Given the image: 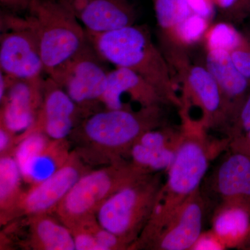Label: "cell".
I'll list each match as a JSON object with an SVG mask.
<instances>
[{
  "label": "cell",
  "instance_id": "6da1fadb",
  "mask_svg": "<svg viewBox=\"0 0 250 250\" xmlns=\"http://www.w3.org/2000/svg\"><path fill=\"white\" fill-rule=\"evenodd\" d=\"M179 115L183 130L182 143L166 172L150 220L131 250L159 231L188 197L200 188L210 163L229 147L231 139L212 137L200 120L185 113Z\"/></svg>",
  "mask_w": 250,
  "mask_h": 250
},
{
  "label": "cell",
  "instance_id": "7a4b0ae2",
  "mask_svg": "<svg viewBox=\"0 0 250 250\" xmlns=\"http://www.w3.org/2000/svg\"><path fill=\"white\" fill-rule=\"evenodd\" d=\"M100 110L83 118L70 137L89 166L128 160L130 149L146 131L168 124L164 107Z\"/></svg>",
  "mask_w": 250,
  "mask_h": 250
},
{
  "label": "cell",
  "instance_id": "3957f363",
  "mask_svg": "<svg viewBox=\"0 0 250 250\" xmlns=\"http://www.w3.org/2000/svg\"><path fill=\"white\" fill-rule=\"evenodd\" d=\"M86 35L105 62L139 74L160 92L170 106L181 108L178 87L168 61L153 42L147 28L134 24L106 32L86 31Z\"/></svg>",
  "mask_w": 250,
  "mask_h": 250
},
{
  "label": "cell",
  "instance_id": "277c9868",
  "mask_svg": "<svg viewBox=\"0 0 250 250\" xmlns=\"http://www.w3.org/2000/svg\"><path fill=\"white\" fill-rule=\"evenodd\" d=\"M29 11L45 72L53 77L88 42L86 31L58 0H33Z\"/></svg>",
  "mask_w": 250,
  "mask_h": 250
},
{
  "label": "cell",
  "instance_id": "5b68a950",
  "mask_svg": "<svg viewBox=\"0 0 250 250\" xmlns=\"http://www.w3.org/2000/svg\"><path fill=\"white\" fill-rule=\"evenodd\" d=\"M147 174L118 190L95 213L100 226L131 246L150 220L164 184L162 174Z\"/></svg>",
  "mask_w": 250,
  "mask_h": 250
},
{
  "label": "cell",
  "instance_id": "8992f818",
  "mask_svg": "<svg viewBox=\"0 0 250 250\" xmlns=\"http://www.w3.org/2000/svg\"><path fill=\"white\" fill-rule=\"evenodd\" d=\"M129 160L104 166L82 175L56 210V216L69 229L95 216L113 194L147 175Z\"/></svg>",
  "mask_w": 250,
  "mask_h": 250
},
{
  "label": "cell",
  "instance_id": "52a82bcc",
  "mask_svg": "<svg viewBox=\"0 0 250 250\" xmlns=\"http://www.w3.org/2000/svg\"><path fill=\"white\" fill-rule=\"evenodd\" d=\"M103 60L90 42L86 44L53 77H50L65 90L84 112L86 117L98 111L101 104L108 72Z\"/></svg>",
  "mask_w": 250,
  "mask_h": 250
},
{
  "label": "cell",
  "instance_id": "ba28073f",
  "mask_svg": "<svg viewBox=\"0 0 250 250\" xmlns=\"http://www.w3.org/2000/svg\"><path fill=\"white\" fill-rule=\"evenodd\" d=\"M172 57L182 83L179 109L189 112L192 108H197L206 129L220 131L226 116V106L214 77L204 64L188 63L180 54H174Z\"/></svg>",
  "mask_w": 250,
  "mask_h": 250
},
{
  "label": "cell",
  "instance_id": "9c48e42d",
  "mask_svg": "<svg viewBox=\"0 0 250 250\" xmlns=\"http://www.w3.org/2000/svg\"><path fill=\"white\" fill-rule=\"evenodd\" d=\"M0 67L1 72L16 80L42 78L45 72L37 38L27 18L4 15L1 17Z\"/></svg>",
  "mask_w": 250,
  "mask_h": 250
},
{
  "label": "cell",
  "instance_id": "30bf717a",
  "mask_svg": "<svg viewBox=\"0 0 250 250\" xmlns=\"http://www.w3.org/2000/svg\"><path fill=\"white\" fill-rule=\"evenodd\" d=\"M202 193L212 211L219 206L233 205L250 212V158L228 149L207 172Z\"/></svg>",
  "mask_w": 250,
  "mask_h": 250
},
{
  "label": "cell",
  "instance_id": "8fae6325",
  "mask_svg": "<svg viewBox=\"0 0 250 250\" xmlns=\"http://www.w3.org/2000/svg\"><path fill=\"white\" fill-rule=\"evenodd\" d=\"M90 170L75 149L62 167L47 179L33 184L22 192L10 215L8 224L19 218L54 214L57 207L78 179Z\"/></svg>",
  "mask_w": 250,
  "mask_h": 250
},
{
  "label": "cell",
  "instance_id": "7c38bea8",
  "mask_svg": "<svg viewBox=\"0 0 250 250\" xmlns=\"http://www.w3.org/2000/svg\"><path fill=\"white\" fill-rule=\"evenodd\" d=\"M212 209L200 188L182 203L165 225L134 250H191Z\"/></svg>",
  "mask_w": 250,
  "mask_h": 250
},
{
  "label": "cell",
  "instance_id": "4fadbf2b",
  "mask_svg": "<svg viewBox=\"0 0 250 250\" xmlns=\"http://www.w3.org/2000/svg\"><path fill=\"white\" fill-rule=\"evenodd\" d=\"M85 117L68 94L49 77L44 80L42 104L35 121L18 136V143L21 138L35 132L42 133L51 139H66Z\"/></svg>",
  "mask_w": 250,
  "mask_h": 250
},
{
  "label": "cell",
  "instance_id": "5bb4252c",
  "mask_svg": "<svg viewBox=\"0 0 250 250\" xmlns=\"http://www.w3.org/2000/svg\"><path fill=\"white\" fill-rule=\"evenodd\" d=\"M106 109L136 110L163 105L170 106L154 85L139 74L124 67L108 72L107 85L101 99Z\"/></svg>",
  "mask_w": 250,
  "mask_h": 250
},
{
  "label": "cell",
  "instance_id": "9a60e30c",
  "mask_svg": "<svg viewBox=\"0 0 250 250\" xmlns=\"http://www.w3.org/2000/svg\"><path fill=\"white\" fill-rule=\"evenodd\" d=\"M183 138L182 126L164 125L144 133L130 149L128 160L146 174L166 172Z\"/></svg>",
  "mask_w": 250,
  "mask_h": 250
},
{
  "label": "cell",
  "instance_id": "2e32d148",
  "mask_svg": "<svg viewBox=\"0 0 250 250\" xmlns=\"http://www.w3.org/2000/svg\"><path fill=\"white\" fill-rule=\"evenodd\" d=\"M7 78V89L0 101V125L18 136L35 121L42 104L44 80Z\"/></svg>",
  "mask_w": 250,
  "mask_h": 250
},
{
  "label": "cell",
  "instance_id": "e0dca14e",
  "mask_svg": "<svg viewBox=\"0 0 250 250\" xmlns=\"http://www.w3.org/2000/svg\"><path fill=\"white\" fill-rule=\"evenodd\" d=\"M90 32L102 33L133 25L136 11L130 0H58Z\"/></svg>",
  "mask_w": 250,
  "mask_h": 250
},
{
  "label": "cell",
  "instance_id": "ac0fdd59",
  "mask_svg": "<svg viewBox=\"0 0 250 250\" xmlns=\"http://www.w3.org/2000/svg\"><path fill=\"white\" fill-rule=\"evenodd\" d=\"M204 65L220 87L226 106L227 116L229 111L250 89V82L238 70L231 53L227 51L207 50Z\"/></svg>",
  "mask_w": 250,
  "mask_h": 250
},
{
  "label": "cell",
  "instance_id": "d6986e66",
  "mask_svg": "<svg viewBox=\"0 0 250 250\" xmlns=\"http://www.w3.org/2000/svg\"><path fill=\"white\" fill-rule=\"evenodd\" d=\"M28 227L27 245L34 250H75L70 229L52 214L25 218Z\"/></svg>",
  "mask_w": 250,
  "mask_h": 250
},
{
  "label": "cell",
  "instance_id": "ffe728a7",
  "mask_svg": "<svg viewBox=\"0 0 250 250\" xmlns=\"http://www.w3.org/2000/svg\"><path fill=\"white\" fill-rule=\"evenodd\" d=\"M210 224L226 249L239 250L250 237V212L243 207L219 206L212 211Z\"/></svg>",
  "mask_w": 250,
  "mask_h": 250
},
{
  "label": "cell",
  "instance_id": "44dd1931",
  "mask_svg": "<svg viewBox=\"0 0 250 250\" xmlns=\"http://www.w3.org/2000/svg\"><path fill=\"white\" fill-rule=\"evenodd\" d=\"M72 151L68 139L49 140L21 169L23 181L31 186L47 179L66 163Z\"/></svg>",
  "mask_w": 250,
  "mask_h": 250
},
{
  "label": "cell",
  "instance_id": "7402d4cb",
  "mask_svg": "<svg viewBox=\"0 0 250 250\" xmlns=\"http://www.w3.org/2000/svg\"><path fill=\"white\" fill-rule=\"evenodd\" d=\"M22 177L13 155L0 156V222L6 225L22 192Z\"/></svg>",
  "mask_w": 250,
  "mask_h": 250
},
{
  "label": "cell",
  "instance_id": "603a6c76",
  "mask_svg": "<svg viewBox=\"0 0 250 250\" xmlns=\"http://www.w3.org/2000/svg\"><path fill=\"white\" fill-rule=\"evenodd\" d=\"M244 39L245 36L232 24L219 22L210 25L204 41L207 50H223L231 53L243 44Z\"/></svg>",
  "mask_w": 250,
  "mask_h": 250
},
{
  "label": "cell",
  "instance_id": "cb8c5ba5",
  "mask_svg": "<svg viewBox=\"0 0 250 250\" xmlns=\"http://www.w3.org/2000/svg\"><path fill=\"white\" fill-rule=\"evenodd\" d=\"M158 25L167 34L192 14L187 0H153Z\"/></svg>",
  "mask_w": 250,
  "mask_h": 250
},
{
  "label": "cell",
  "instance_id": "d4e9b609",
  "mask_svg": "<svg viewBox=\"0 0 250 250\" xmlns=\"http://www.w3.org/2000/svg\"><path fill=\"white\" fill-rule=\"evenodd\" d=\"M209 27L208 20L192 14L166 34L180 46H191L205 39Z\"/></svg>",
  "mask_w": 250,
  "mask_h": 250
},
{
  "label": "cell",
  "instance_id": "484cf974",
  "mask_svg": "<svg viewBox=\"0 0 250 250\" xmlns=\"http://www.w3.org/2000/svg\"><path fill=\"white\" fill-rule=\"evenodd\" d=\"M250 130V89L229 111L220 133L224 137L235 139Z\"/></svg>",
  "mask_w": 250,
  "mask_h": 250
},
{
  "label": "cell",
  "instance_id": "4316f807",
  "mask_svg": "<svg viewBox=\"0 0 250 250\" xmlns=\"http://www.w3.org/2000/svg\"><path fill=\"white\" fill-rule=\"evenodd\" d=\"M93 233L100 250H129V246L123 240L102 228L98 220L94 225Z\"/></svg>",
  "mask_w": 250,
  "mask_h": 250
},
{
  "label": "cell",
  "instance_id": "83f0119b",
  "mask_svg": "<svg viewBox=\"0 0 250 250\" xmlns=\"http://www.w3.org/2000/svg\"><path fill=\"white\" fill-rule=\"evenodd\" d=\"M235 65L250 82V35L245 36L244 41L239 47L231 52Z\"/></svg>",
  "mask_w": 250,
  "mask_h": 250
},
{
  "label": "cell",
  "instance_id": "f1b7e54d",
  "mask_svg": "<svg viewBox=\"0 0 250 250\" xmlns=\"http://www.w3.org/2000/svg\"><path fill=\"white\" fill-rule=\"evenodd\" d=\"M227 250L221 241L217 238L211 229L203 231L199 237L191 250Z\"/></svg>",
  "mask_w": 250,
  "mask_h": 250
},
{
  "label": "cell",
  "instance_id": "f546056e",
  "mask_svg": "<svg viewBox=\"0 0 250 250\" xmlns=\"http://www.w3.org/2000/svg\"><path fill=\"white\" fill-rule=\"evenodd\" d=\"M17 145V135L0 125V156L13 155Z\"/></svg>",
  "mask_w": 250,
  "mask_h": 250
},
{
  "label": "cell",
  "instance_id": "4dcf8cb0",
  "mask_svg": "<svg viewBox=\"0 0 250 250\" xmlns=\"http://www.w3.org/2000/svg\"><path fill=\"white\" fill-rule=\"evenodd\" d=\"M192 14L198 15L210 21L215 14L216 6L213 0H187Z\"/></svg>",
  "mask_w": 250,
  "mask_h": 250
},
{
  "label": "cell",
  "instance_id": "1f68e13d",
  "mask_svg": "<svg viewBox=\"0 0 250 250\" xmlns=\"http://www.w3.org/2000/svg\"><path fill=\"white\" fill-rule=\"evenodd\" d=\"M229 149L242 153L250 158V130L244 134L231 139Z\"/></svg>",
  "mask_w": 250,
  "mask_h": 250
},
{
  "label": "cell",
  "instance_id": "d6a6232c",
  "mask_svg": "<svg viewBox=\"0 0 250 250\" xmlns=\"http://www.w3.org/2000/svg\"><path fill=\"white\" fill-rule=\"evenodd\" d=\"M33 0H0L1 4L13 12L29 11Z\"/></svg>",
  "mask_w": 250,
  "mask_h": 250
},
{
  "label": "cell",
  "instance_id": "836d02e7",
  "mask_svg": "<svg viewBox=\"0 0 250 250\" xmlns=\"http://www.w3.org/2000/svg\"><path fill=\"white\" fill-rule=\"evenodd\" d=\"M216 7L224 11L233 13L237 16L238 6L241 0H213Z\"/></svg>",
  "mask_w": 250,
  "mask_h": 250
},
{
  "label": "cell",
  "instance_id": "e575fe53",
  "mask_svg": "<svg viewBox=\"0 0 250 250\" xmlns=\"http://www.w3.org/2000/svg\"><path fill=\"white\" fill-rule=\"evenodd\" d=\"M250 13V0H241L237 11V16H244Z\"/></svg>",
  "mask_w": 250,
  "mask_h": 250
},
{
  "label": "cell",
  "instance_id": "d590c367",
  "mask_svg": "<svg viewBox=\"0 0 250 250\" xmlns=\"http://www.w3.org/2000/svg\"><path fill=\"white\" fill-rule=\"evenodd\" d=\"M240 250H250V237L248 241L239 248Z\"/></svg>",
  "mask_w": 250,
  "mask_h": 250
}]
</instances>
